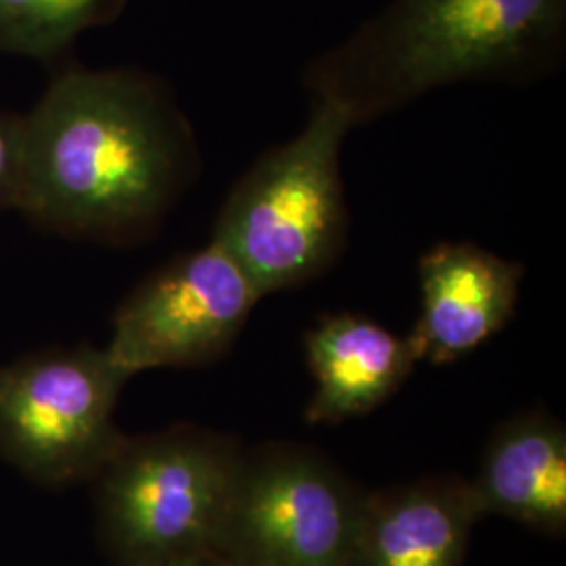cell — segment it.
Here are the masks:
<instances>
[{
    "instance_id": "5bb4252c",
    "label": "cell",
    "mask_w": 566,
    "mask_h": 566,
    "mask_svg": "<svg viewBox=\"0 0 566 566\" xmlns=\"http://www.w3.org/2000/svg\"><path fill=\"white\" fill-rule=\"evenodd\" d=\"M156 566H221L217 563V558L212 554H193V556H182V558H175L168 560L163 565Z\"/></svg>"
},
{
    "instance_id": "5b68a950",
    "label": "cell",
    "mask_w": 566,
    "mask_h": 566,
    "mask_svg": "<svg viewBox=\"0 0 566 566\" xmlns=\"http://www.w3.org/2000/svg\"><path fill=\"white\" fill-rule=\"evenodd\" d=\"M128 380L88 344L0 365V455L41 485L95 479L126 439L114 411Z\"/></svg>"
},
{
    "instance_id": "30bf717a",
    "label": "cell",
    "mask_w": 566,
    "mask_h": 566,
    "mask_svg": "<svg viewBox=\"0 0 566 566\" xmlns=\"http://www.w3.org/2000/svg\"><path fill=\"white\" fill-rule=\"evenodd\" d=\"M483 518L465 481H422L364 497L348 566H464Z\"/></svg>"
},
{
    "instance_id": "ba28073f",
    "label": "cell",
    "mask_w": 566,
    "mask_h": 566,
    "mask_svg": "<svg viewBox=\"0 0 566 566\" xmlns=\"http://www.w3.org/2000/svg\"><path fill=\"white\" fill-rule=\"evenodd\" d=\"M525 264L474 242H439L418 263L422 311L409 334L420 361L447 365L500 334L521 298Z\"/></svg>"
},
{
    "instance_id": "7c38bea8",
    "label": "cell",
    "mask_w": 566,
    "mask_h": 566,
    "mask_svg": "<svg viewBox=\"0 0 566 566\" xmlns=\"http://www.w3.org/2000/svg\"><path fill=\"white\" fill-rule=\"evenodd\" d=\"M122 0H0V53L44 61L118 11Z\"/></svg>"
},
{
    "instance_id": "7a4b0ae2",
    "label": "cell",
    "mask_w": 566,
    "mask_h": 566,
    "mask_svg": "<svg viewBox=\"0 0 566 566\" xmlns=\"http://www.w3.org/2000/svg\"><path fill=\"white\" fill-rule=\"evenodd\" d=\"M565 49L566 0H388L304 67L303 86L364 126L453 84L542 81Z\"/></svg>"
},
{
    "instance_id": "277c9868",
    "label": "cell",
    "mask_w": 566,
    "mask_h": 566,
    "mask_svg": "<svg viewBox=\"0 0 566 566\" xmlns=\"http://www.w3.org/2000/svg\"><path fill=\"white\" fill-rule=\"evenodd\" d=\"M242 451L182 426L124 439L95 476L103 539L120 566L210 554Z\"/></svg>"
},
{
    "instance_id": "4fadbf2b",
    "label": "cell",
    "mask_w": 566,
    "mask_h": 566,
    "mask_svg": "<svg viewBox=\"0 0 566 566\" xmlns=\"http://www.w3.org/2000/svg\"><path fill=\"white\" fill-rule=\"evenodd\" d=\"M23 177V116L0 109V212L15 210Z\"/></svg>"
},
{
    "instance_id": "8fae6325",
    "label": "cell",
    "mask_w": 566,
    "mask_h": 566,
    "mask_svg": "<svg viewBox=\"0 0 566 566\" xmlns=\"http://www.w3.org/2000/svg\"><path fill=\"white\" fill-rule=\"evenodd\" d=\"M470 485L483 516L546 535L566 531V430L547 413H523L495 430Z\"/></svg>"
},
{
    "instance_id": "3957f363",
    "label": "cell",
    "mask_w": 566,
    "mask_h": 566,
    "mask_svg": "<svg viewBox=\"0 0 566 566\" xmlns=\"http://www.w3.org/2000/svg\"><path fill=\"white\" fill-rule=\"evenodd\" d=\"M350 128L340 107L311 102L303 130L264 151L227 193L212 242L263 298L313 282L340 261L350 231L343 179Z\"/></svg>"
},
{
    "instance_id": "8992f818",
    "label": "cell",
    "mask_w": 566,
    "mask_h": 566,
    "mask_svg": "<svg viewBox=\"0 0 566 566\" xmlns=\"http://www.w3.org/2000/svg\"><path fill=\"white\" fill-rule=\"evenodd\" d=\"M364 497L319 455H243L212 546L221 566H348Z\"/></svg>"
},
{
    "instance_id": "9c48e42d",
    "label": "cell",
    "mask_w": 566,
    "mask_h": 566,
    "mask_svg": "<svg viewBox=\"0 0 566 566\" xmlns=\"http://www.w3.org/2000/svg\"><path fill=\"white\" fill-rule=\"evenodd\" d=\"M315 392L304 409L311 424H338L386 403L420 364L409 336L357 313L325 315L304 334Z\"/></svg>"
},
{
    "instance_id": "52a82bcc",
    "label": "cell",
    "mask_w": 566,
    "mask_h": 566,
    "mask_svg": "<svg viewBox=\"0 0 566 566\" xmlns=\"http://www.w3.org/2000/svg\"><path fill=\"white\" fill-rule=\"evenodd\" d=\"M261 301L238 261L210 240L130 292L114 315L105 350L128 378L149 369L214 364L240 338Z\"/></svg>"
},
{
    "instance_id": "6da1fadb",
    "label": "cell",
    "mask_w": 566,
    "mask_h": 566,
    "mask_svg": "<svg viewBox=\"0 0 566 566\" xmlns=\"http://www.w3.org/2000/svg\"><path fill=\"white\" fill-rule=\"evenodd\" d=\"M200 164L193 128L163 81L133 67L65 70L23 114L15 210L61 235L137 242Z\"/></svg>"
}]
</instances>
